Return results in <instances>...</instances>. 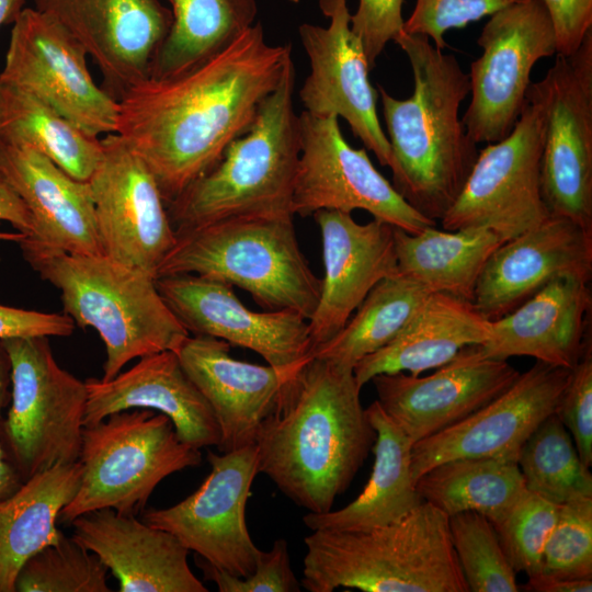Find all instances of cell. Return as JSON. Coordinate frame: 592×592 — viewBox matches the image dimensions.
<instances>
[{
  "label": "cell",
  "instance_id": "cell-1",
  "mask_svg": "<svg viewBox=\"0 0 592 592\" xmlns=\"http://www.w3.org/2000/svg\"><path fill=\"white\" fill-rule=\"evenodd\" d=\"M293 62L261 22L181 73L148 78L117 102L116 134L152 173L167 204L210 171Z\"/></svg>",
  "mask_w": 592,
  "mask_h": 592
},
{
  "label": "cell",
  "instance_id": "cell-2",
  "mask_svg": "<svg viewBox=\"0 0 592 592\" xmlns=\"http://www.w3.org/2000/svg\"><path fill=\"white\" fill-rule=\"evenodd\" d=\"M361 389L353 369L309 356L260 425L259 474L308 512L330 511L373 448Z\"/></svg>",
  "mask_w": 592,
  "mask_h": 592
},
{
  "label": "cell",
  "instance_id": "cell-3",
  "mask_svg": "<svg viewBox=\"0 0 592 592\" xmlns=\"http://www.w3.org/2000/svg\"><path fill=\"white\" fill-rule=\"evenodd\" d=\"M394 42L409 60L413 92L399 100L378 87L394 161L392 185L436 223L457 198L478 156L459 117L469 77L454 55L423 35L402 32Z\"/></svg>",
  "mask_w": 592,
  "mask_h": 592
},
{
  "label": "cell",
  "instance_id": "cell-4",
  "mask_svg": "<svg viewBox=\"0 0 592 592\" xmlns=\"http://www.w3.org/2000/svg\"><path fill=\"white\" fill-rule=\"evenodd\" d=\"M18 244L39 277L60 291L64 312L103 340L101 379L113 378L135 358L177 352L190 335L148 273L105 254L70 253L26 237Z\"/></svg>",
  "mask_w": 592,
  "mask_h": 592
},
{
  "label": "cell",
  "instance_id": "cell-5",
  "mask_svg": "<svg viewBox=\"0 0 592 592\" xmlns=\"http://www.w3.org/2000/svg\"><path fill=\"white\" fill-rule=\"evenodd\" d=\"M301 585L364 592H468L448 516L423 501L392 523L366 531L314 530L304 539Z\"/></svg>",
  "mask_w": 592,
  "mask_h": 592
},
{
  "label": "cell",
  "instance_id": "cell-6",
  "mask_svg": "<svg viewBox=\"0 0 592 592\" xmlns=\"http://www.w3.org/2000/svg\"><path fill=\"white\" fill-rule=\"evenodd\" d=\"M295 67L261 103L250 128L218 163L166 205L177 231L241 216H294L300 121L293 105Z\"/></svg>",
  "mask_w": 592,
  "mask_h": 592
},
{
  "label": "cell",
  "instance_id": "cell-7",
  "mask_svg": "<svg viewBox=\"0 0 592 592\" xmlns=\"http://www.w3.org/2000/svg\"><path fill=\"white\" fill-rule=\"evenodd\" d=\"M293 217L241 216L177 231L157 277L194 274L219 281L248 292L264 310H291L308 320L321 278L300 250Z\"/></svg>",
  "mask_w": 592,
  "mask_h": 592
},
{
  "label": "cell",
  "instance_id": "cell-8",
  "mask_svg": "<svg viewBox=\"0 0 592 592\" xmlns=\"http://www.w3.org/2000/svg\"><path fill=\"white\" fill-rule=\"evenodd\" d=\"M79 462L81 483L59 513L64 523L106 508L136 516L166 477L198 466L202 454L166 414L134 408L84 426Z\"/></svg>",
  "mask_w": 592,
  "mask_h": 592
},
{
  "label": "cell",
  "instance_id": "cell-9",
  "mask_svg": "<svg viewBox=\"0 0 592 592\" xmlns=\"http://www.w3.org/2000/svg\"><path fill=\"white\" fill-rule=\"evenodd\" d=\"M47 337L3 340L11 397L0 442L21 482L58 464L79 460L88 390L61 368Z\"/></svg>",
  "mask_w": 592,
  "mask_h": 592
},
{
  "label": "cell",
  "instance_id": "cell-10",
  "mask_svg": "<svg viewBox=\"0 0 592 592\" xmlns=\"http://www.w3.org/2000/svg\"><path fill=\"white\" fill-rule=\"evenodd\" d=\"M544 129L543 102L532 82L511 133L478 151L460 193L440 220L443 229L483 228L505 242L545 221L551 214L540 186Z\"/></svg>",
  "mask_w": 592,
  "mask_h": 592
},
{
  "label": "cell",
  "instance_id": "cell-11",
  "mask_svg": "<svg viewBox=\"0 0 592 592\" xmlns=\"http://www.w3.org/2000/svg\"><path fill=\"white\" fill-rule=\"evenodd\" d=\"M477 44L481 55L470 65V102L462 121L478 145L511 133L526 102L532 69L557 55V42L544 3L526 0L492 14Z\"/></svg>",
  "mask_w": 592,
  "mask_h": 592
},
{
  "label": "cell",
  "instance_id": "cell-12",
  "mask_svg": "<svg viewBox=\"0 0 592 592\" xmlns=\"http://www.w3.org/2000/svg\"><path fill=\"white\" fill-rule=\"evenodd\" d=\"M544 106L540 186L551 215L592 228V31L534 82Z\"/></svg>",
  "mask_w": 592,
  "mask_h": 592
},
{
  "label": "cell",
  "instance_id": "cell-13",
  "mask_svg": "<svg viewBox=\"0 0 592 592\" xmlns=\"http://www.w3.org/2000/svg\"><path fill=\"white\" fill-rule=\"evenodd\" d=\"M299 121L301 146L292 197L294 216L361 209L410 234L436 226L374 167L365 149L353 148L345 140L339 117L303 111Z\"/></svg>",
  "mask_w": 592,
  "mask_h": 592
},
{
  "label": "cell",
  "instance_id": "cell-14",
  "mask_svg": "<svg viewBox=\"0 0 592 592\" xmlns=\"http://www.w3.org/2000/svg\"><path fill=\"white\" fill-rule=\"evenodd\" d=\"M81 44L53 16L24 8L0 78L31 91L87 134L116 132L118 102L92 79Z\"/></svg>",
  "mask_w": 592,
  "mask_h": 592
},
{
  "label": "cell",
  "instance_id": "cell-15",
  "mask_svg": "<svg viewBox=\"0 0 592 592\" xmlns=\"http://www.w3.org/2000/svg\"><path fill=\"white\" fill-rule=\"evenodd\" d=\"M210 473L177 504L148 509L143 521L173 534L190 551L241 579L255 569L260 549L246 523V505L258 471L255 445L207 452Z\"/></svg>",
  "mask_w": 592,
  "mask_h": 592
},
{
  "label": "cell",
  "instance_id": "cell-16",
  "mask_svg": "<svg viewBox=\"0 0 592 592\" xmlns=\"http://www.w3.org/2000/svg\"><path fill=\"white\" fill-rule=\"evenodd\" d=\"M101 143L89 184L103 254L156 278L177 241L166 203L149 168L116 133Z\"/></svg>",
  "mask_w": 592,
  "mask_h": 592
},
{
  "label": "cell",
  "instance_id": "cell-17",
  "mask_svg": "<svg viewBox=\"0 0 592 592\" xmlns=\"http://www.w3.org/2000/svg\"><path fill=\"white\" fill-rule=\"evenodd\" d=\"M328 26L303 23L299 37L310 71L300 90L304 111L343 118L353 135L392 168L388 138L377 114L378 91L369 81V66L358 37L351 30L348 0H319Z\"/></svg>",
  "mask_w": 592,
  "mask_h": 592
},
{
  "label": "cell",
  "instance_id": "cell-18",
  "mask_svg": "<svg viewBox=\"0 0 592 592\" xmlns=\"http://www.w3.org/2000/svg\"><path fill=\"white\" fill-rule=\"evenodd\" d=\"M156 286L192 335L251 350L286 373L296 372L310 356L308 320L295 311L250 310L229 284L194 274L160 276Z\"/></svg>",
  "mask_w": 592,
  "mask_h": 592
},
{
  "label": "cell",
  "instance_id": "cell-19",
  "mask_svg": "<svg viewBox=\"0 0 592 592\" xmlns=\"http://www.w3.org/2000/svg\"><path fill=\"white\" fill-rule=\"evenodd\" d=\"M571 369L536 361L501 395L462 421L412 446L414 481L430 468L455 458L509 457L555 413Z\"/></svg>",
  "mask_w": 592,
  "mask_h": 592
},
{
  "label": "cell",
  "instance_id": "cell-20",
  "mask_svg": "<svg viewBox=\"0 0 592 592\" xmlns=\"http://www.w3.org/2000/svg\"><path fill=\"white\" fill-rule=\"evenodd\" d=\"M91 56L102 88L118 101L150 77L173 16L160 0H34Z\"/></svg>",
  "mask_w": 592,
  "mask_h": 592
},
{
  "label": "cell",
  "instance_id": "cell-21",
  "mask_svg": "<svg viewBox=\"0 0 592 592\" xmlns=\"http://www.w3.org/2000/svg\"><path fill=\"white\" fill-rule=\"evenodd\" d=\"M520 372L508 360L464 348L428 376L407 373L372 378L377 401L414 444L467 418L505 391Z\"/></svg>",
  "mask_w": 592,
  "mask_h": 592
},
{
  "label": "cell",
  "instance_id": "cell-22",
  "mask_svg": "<svg viewBox=\"0 0 592 592\" xmlns=\"http://www.w3.org/2000/svg\"><path fill=\"white\" fill-rule=\"evenodd\" d=\"M591 274L592 228L550 215L492 252L471 303L493 321L559 276L580 275L591 280Z\"/></svg>",
  "mask_w": 592,
  "mask_h": 592
},
{
  "label": "cell",
  "instance_id": "cell-23",
  "mask_svg": "<svg viewBox=\"0 0 592 592\" xmlns=\"http://www.w3.org/2000/svg\"><path fill=\"white\" fill-rule=\"evenodd\" d=\"M312 216L320 229L325 276L308 319L311 351L344 327L378 282L398 273L394 226L374 218L360 224L338 210Z\"/></svg>",
  "mask_w": 592,
  "mask_h": 592
},
{
  "label": "cell",
  "instance_id": "cell-24",
  "mask_svg": "<svg viewBox=\"0 0 592 592\" xmlns=\"http://www.w3.org/2000/svg\"><path fill=\"white\" fill-rule=\"evenodd\" d=\"M229 351L230 344L223 340L190 334L175 352L213 410L220 432V453L255 444L262 421L295 373L239 361Z\"/></svg>",
  "mask_w": 592,
  "mask_h": 592
},
{
  "label": "cell",
  "instance_id": "cell-25",
  "mask_svg": "<svg viewBox=\"0 0 592 592\" xmlns=\"http://www.w3.org/2000/svg\"><path fill=\"white\" fill-rule=\"evenodd\" d=\"M70 524L71 537L100 558L121 592L208 591L189 566L190 550L167 531L109 508Z\"/></svg>",
  "mask_w": 592,
  "mask_h": 592
},
{
  "label": "cell",
  "instance_id": "cell-26",
  "mask_svg": "<svg viewBox=\"0 0 592 592\" xmlns=\"http://www.w3.org/2000/svg\"><path fill=\"white\" fill-rule=\"evenodd\" d=\"M84 426L112 413L145 408L166 414L179 437L203 448L217 446L220 432L206 399L184 372L174 351L145 355L109 380L88 378Z\"/></svg>",
  "mask_w": 592,
  "mask_h": 592
},
{
  "label": "cell",
  "instance_id": "cell-27",
  "mask_svg": "<svg viewBox=\"0 0 592 592\" xmlns=\"http://www.w3.org/2000/svg\"><path fill=\"white\" fill-rule=\"evenodd\" d=\"M590 278H555L519 307L491 321L482 352L493 358L531 356L548 365L572 369L587 346V319L591 309Z\"/></svg>",
  "mask_w": 592,
  "mask_h": 592
},
{
  "label": "cell",
  "instance_id": "cell-28",
  "mask_svg": "<svg viewBox=\"0 0 592 592\" xmlns=\"http://www.w3.org/2000/svg\"><path fill=\"white\" fill-rule=\"evenodd\" d=\"M0 173L33 217L35 234L26 238L70 253L103 254L89 182L32 147L2 140Z\"/></svg>",
  "mask_w": 592,
  "mask_h": 592
},
{
  "label": "cell",
  "instance_id": "cell-29",
  "mask_svg": "<svg viewBox=\"0 0 592 592\" xmlns=\"http://www.w3.org/2000/svg\"><path fill=\"white\" fill-rule=\"evenodd\" d=\"M490 333L491 320L471 301L430 294L392 341L355 364L354 377L362 388L379 374L421 375L446 364L466 346L486 343Z\"/></svg>",
  "mask_w": 592,
  "mask_h": 592
},
{
  "label": "cell",
  "instance_id": "cell-30",
  "mask_svg": "<svg viewBox=\"0 0 592 592\" xmlns=\"http://www.w3.org/2000/svg\"><path fill=\"white\" fill-rule=\"evenodd\" d=\"M366 413L376 432L371 477L348 505L323 513L308 512L303 522L311 531L371 530L400 520L423 502L411 471L412 441L377 400L366 408Z\"/></svg>",
  "mask_w": 592,
  "mask_h": 592
},
{
  "label": "cell",
  "instance_id": "cell-31",
  "mask_svg": "<svg viewBox=\"0 0 592 592\" xmlns=\"http://www.w3.org/2000/svg\"><path fill=\"white\" fill-rule=\"evenodd\" d=\"M81 477L79 460L58 464L33 475L0 500V592H15L23 563L61 538L57 520L76 496Z\"/></svg>",
  "mask_w": 592,
  "mask_h": 592
},
{
  "label": "cell",
  "instance_id": "cell-32",
  "mask_svg": "<svg viewBox=\"0 0 592 592\" xmlns=\"http://www.w3.org/2000/svg\"><path fill=\"white\" fill-rule=\"evenodd\" d=\"M398 272L431 294L473 301L479 276L503 242L483 228L441 230L429 226L410 234L394 228Z\"/></svg>",
  "mask_w": 592,
  "mask_h": 592
},
{
  "label": "cell",
  "instance_id": "cell-33",
  "mask_svg": "<svg viewBox=\"0 0 592 592\" xmlns=\"http://www.w3.org/2000/svg\"><path fill=\"white\" fill-rule=\"evenodd\" d=\"M0 140L42 152L72 178L89 182L102 143L31 91L0 78Z\"/></svg>",
  "mask_w": 592,
  "mask_h": 592
},
{
  "label": "cell",
  "instance_id": "cell-34",
  "mask_svg": "<svg viewBox=\"0 0 592 592\" xmlns=\"http://www.w3.org/2000/svg\"><path fill=\"white\" fill-rule=\"evenodd\" d=\"M422 501L447 516L476 512L499 524L526 491L517 460L466 457L443 462L415 481Z\"/></svg>",
  "mask_w": 592,
  "mask_h": 592
},
{
  "label": "cell",
  "instance_id": "cell-35",
  "mask_svg": "<svg viewBox=\"0 0 592 592\" xmlns=\"http://www.w3.org/2000/svg\"><path fill=\"white\" fill-rule=\"evenodd\" d=\"M173 16L149 78L171 77L216 54L255 23L257 0H168Z\"/></svg>",
  "mask_w": 592,
  "mask_h": 592
},
{
  "label": "cell",
  "instance_id": "cell-36",
  "mask_svg": "<svg viewBox=\"0 0 592 592\" xmlns=\"http://www.w3.org/2000/svg\"><path fill=\"white\" fill-rule=\"evenodd\" d=\"M431 293L399 272L378 282L344 327L310 356L353 369L355 364L392 341Z\"/></svg>",
  "mask_w": 592,
  "mask_h": 592
},
{
  "label": "cell",
  "instance_id": "cell-37",
  "mask_svg": "<svg viewBox=\"0 0 592 592\" xmlns=\"http://www.w3.org/2000/svg\"><path fill=\"white\" fill-rule=\"evenodd\" d=\"M526 490L558 505L592 498V475L556 413L547 417L520 449Z\"/></svg>",
  "mask_w": 592,
  "mask_h": 592
},
{
  "label": "cell",
  "instance_id": "cell-38",
  "mask_svg": "<svg viewBox=\"0 0 592 592\" xmlns=\"http://www.w3.org/2000/svg\"><path fill=\"white\" fill-rule=\"evenodd\" d=\"M107 567L100 558L65 534L30 557L21 567L19 592H110Z\"/></svg>",
  "mask_w": 592,
  "mask_h": 592
},
{
  "label": "cell",
  "instance_id": "cell-39",
  "mask_svg": "<svg viewBox=\"0 0 592 592\" xmlns=\"http://www.w3.org/2000/svg\"><path fill=\"white\" fill-rule=\"evenodd\" d=\"M454 551L469 591L516 592V572L511 566L493 524L476 512L448 516Z\"/></svg>",
  "mask_w": 592,
  "mask_h": 592
},
{
  "label": "cell",
  "instance_id": "cell-40",
  "mask_svg": "<svg viewBox=\"0 0 592 592\" xmlns=\"http://www.w3.org/2000/svg\"><path fill=\"white\" fill-rule=\"evenodd\" d=\"M559 505L526 490L505 517L493 525L516 573L540 572L544 549L558 516Z\"/></svg>",
  "mask_w": 592,
  "mask_h": 592
},
{
  "label": "cell",
  "instance_id": "cell-41",
  "mask_svg": "<svg viewBox=\"0 0 592 592\" xmlns=\"http://www.w3.org/2000/svg\"><path fill=\"white\" fill-rule=\"evenodd\" d=\"M540 572L561 578H592V498L559 505Z\"/></svg>",
  "mask_w": 592,
  "mask_h": 592
},
{
  "label": "cell",
  "instance_id": "cell-42",
  "mask_svg": "<svg viewBox=\"0 0 592 592\" xmlns=\"http://www.w3.org/2000/svg\"><path fill=\"white\" fill-rule=\"evenodd\" d=\"M526 0H417L410 16L403 22V32L423 35L443 50L447 44L444 34L460 29L485 16Z\"/></svg>",
  "mask_w": 592,
  "mask_h": 592
},
{
  "label": "cell",
  "instance_id": "cell-43",
  "mask_svg": "<svg viewBox=\"0 0 592 592\" xmlns=\"http://www.w3.org/2000/svg\"><path fill=\"white\" fill-rule=\"evenodd\" d=\"M196 566L207 581L214 582L220 592H298L300 583L291 567L288 544L278 538L269 551L261 550L254 571L247 578L234 577L200 556Z\"/></svg>",
  "mask_w": 592,
  "mask_h": 592
},
{
  "label": "cell",
  "instance_id": "cell-44",
  "mask_svg": "<svg viewBox=\"0 0 592 592\" xmlns=\"http://www.w3.org/2000/svg\"><path fill=\"white\" fill-rule=\"evenodd\" d=\"M555 413L571 435L579 457L592 465V352L587 346L559 399Z\"/></svg>",
  "mask_w": 592,
  "mask_h": 592
},
{
  "label": "cell",
  "instance_id": "cell-45",
  "mask_svg": "<svg viewBox=\"0 0 592 592\" xmlns=\"http://www.w3.org/2000/svg\"><path fill=\"white\" fill-rule=\"evenodd\" d=\"M403 0H358L351 30L358 37L372 70L385 47L403 32Z\"/></svg>",
  "mask_w": 592,
  "mask_h": 592
},
{
  "label": "cell",
  "instance_id": "cell-46",
  "mask_svg": "<svg viewBox=\"0 0 592 592\" xmlns=\"http://www.w3.org/2000/svg\"><path fill=\"white\" fill-rule=\"evenodd\" d=\"M76 323L64 314L42 312L0 304V340L25 337H69Z\"/></svg>",
  "mask_w": 592,
  "mask_h": 592
},
{
  "label": "cell",
  "instance_id": "cell-47",
  "mask_svg": "<svg viewBox=\"0 0 592 592\" xmlns=\"http://www.w3.org/2000/svg\"><path fill=\"white\" fill-rule=\"evenodd\" d=\"M551 19L557 54H573L592 31V0H540Z\"/></svg>",
  "mask_w": 592,
  "mask_h": 592
},
{
  "label": "cell",
  "instance_id": "cell-48",
  "mask_svg": "<svg viewBox=\"0 0 592 592\" xmlns=\"http://www.w3.org/2000/svg\"><path fill=\"white\" fill-rule=\"evenodd\" d=\"M11 364L8 352L0 340V422L2 410L11 397ZM21 480L8 462L0 442V500L8 498L21 486Z\"/></svg>",
  "mask_w": 592,
  "mask_h": 592
},
{
  "label": "cell",
  "instance_id": "cell-49",
  "mask_svg": "<svg viewBox=\"0 0 592 592\" xmlns=\"http://www.w3.org/2000/svg\"><path fill=\"white\" fill-rule=\"evenodd\" d=\"M9 223L25 237L35 234L33 217L19 194L0 173V223Z\"/></svg>",
  "mask_w": 592,
  "mask_h": 592
},
{
  "label": "cell",
  "instance_id": "cell-50",
  "mask_svg": "<svg viewBox=\"0 0 592 592\" xmlns=\"http://www.w3.org/2000/svg\"><path fill=\"white\" fill-rule=\"evenodd\" d=\"M528 592H591L592 578H561L538 572L522 587Z\"/></svg>",
  "mask_w": 592,
  "mask_h": 592
},
{
  "label": "cell",
  "instance_id": "cell-51",
  "mask_svg": "<svg viewBox=\"0 0 592 592\" xmlns=\"http://www.w3.org/2000/svg\"><path fill=\"white\" fill-rule=\"evenodd\" d=\"M25 0H0V26L13 23L24 9Z\"/></svg>",
  "mask_w": 592,
  "mask_h": 592
},
{
  "label": "cell",
  "instance_id": "cell-52",
  "mask_svg": "<svg viewBox=\"0 0 592 592\" xmlns=\"http://www.w3.org/2000/svg\"><path fill=\"white\" fill-rule=\"evenodd\" d=\"M25 236L21 232H1L0 231V240H4V241H13V242H19L21 241Z\"/></svg>",
  "mask_w": 592,
  "mask_h": 592
},
{
  "label": "cell",
  "instance_id": "cell-53",
  "mask_svg": "<svg viewBox=\"0 0 592 592\" xmlns=\"http://www.w3.org/2000/svg\"><path fill=\"white\" fill-rule=\"evenodd\" d=\"M288 1H291L293 3H298L300 0H288Z\"/></svg>",
  "mask_w": 592,
  "mask_h": 592
}]
</instances>
